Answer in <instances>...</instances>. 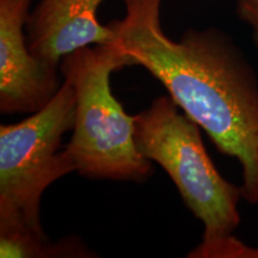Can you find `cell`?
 Here are the masks:
<instances>
[{"instance_id":"6da1fadb","label":"cell","mask_w":258,"mask_h":258,"mask_svg":"<svg viewBox=\"0 0 258 258\" xmlns=\"http://www.w3.org/2000/svg\"><path fill=\"white\" fill-rule=\"evenodd\" d=\"M163 0H124L110 25L131 66L159 82L222 154L241 166V194L258 205V77L243 51L218 29H190L175 41L160 22Z\"/></svg>"},{"instance_id":"7a4b0ae2","label":"cell","mask_w":258,"mask_h":258,"mask_svg":"<svg viewBox=\"0 0 258 258\" xmlns=\"http://www.w3.org/2000/svg\"><path fill=\"white\" fill-rule=\"evenodd\" d=\"M128 66L114 40L74 50L60 62L63 80L76 93L72 137L64 151L84 178L143 183L153 175L152 161L135 144L134 116L110 86L111 74Z\"/></svg>"},{"instance_id":"3957f363","label":"cell","mask_w":258,"mask_h":258,"mask_svg":"<svg viewBox=\"0 0 258 258\" xmlns=\"http://www.w3.org/2000/svg\"><path fill=\"white\" fill-rule=\"evenodd\" d=\"M134 127L139 152L165 171L186 207L203 224L202 243L233 234L240 224L241 188L219 173L203 145L202 128L180 114L170 96H159L135 115Z\"/></svg>"},{"instance_id":"277c9868","label":"cell","mask_w":258,"mask_h":258,"mask_svg":"<svg viewBox=\"0 0 258 258\" xmlns=\"http://www.w3.org/2000/svg\"><path fill=\"white\" fill-rule=\"evenodd\" d=\"M74 116L76 93L63 80L44 108L17 123L0 125V232L47 237L41 200L53 183L74 172L64 147L60 148Z\"/></svg>"},{"instance_id":"5b68a950","label":"cell","mask_w":258,"mask_h":258,"mask_svg":"<svg viewBox=\"0 0 258 258\" xmlns=\"http://www.w3.org/2000/svg\"><path fill=\"white\" fill-rule=\"evenodd\" d=\"M32 0H0V111L34 114L59 91V66L29 49L27 28Z\"/></svg>"},{"instance_id":"8992f818","label":"cell","mask_w":258,"mask_h":258,"mask_svg":"<svg viewBox=\"0 0 258 258\" xmlns=\"http://www.w3.org/2000/svg\"><path fill=\"white\" fill-rule=\"evenodd\" d=\"M103 2L41 0L27 22V41L32 55L60 67L61 60L74 50L111 42V27L97 19Z\"/></svg>"},{"instance_id":"52a82bcc","label":"cell","mask_w":258,"mask_h":258,"mask_svg":"<svg viewBox=\"0 0 258 258\" xmlns=\"http://www.w3.org/2000/svg\"><path fill=\"white\" fill-rule=\"evenodd\" d=\"M2 258H76L95 257L82 239L76 235L51 243L48 237H40L25 231L0 232Z\"/></svg>"},{"instance_id":"ba28073f","label":"cell","mask_w":258,"mask_h":258,"mask_svg":"<svg viewBox=\"0 0 258 258\" xmlns=\"http://www.w3.org/2000/svg\"><path fill=\"white\" fill-rule=\"evenodd\" d=\"M189 258H258V247H251L234 234L209 244L201 243L188 253Z\"/></svg>"},{"instance_id":"9c48e42d","label":"cell","mask_w":258,"mask_h":258,"mask_svg":"<svg viewBox=\"0 0 258 258\" xmlns=\"http://www.w3.org/2000/svg\"><path fill=\"white\" fill-rule=\"evenodd\" d=\"M237 12L252 30L253 42L258 49V0H238Z\"/></svg>"}]
</instances>
